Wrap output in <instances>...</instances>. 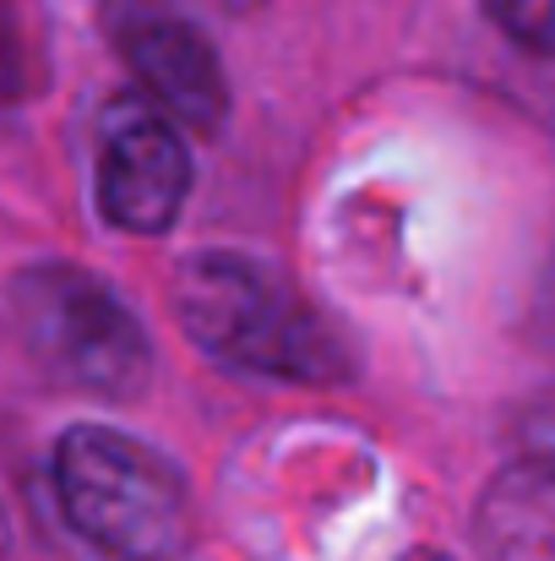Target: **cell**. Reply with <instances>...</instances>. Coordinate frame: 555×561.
Segmentation results:
<instances>
[{"mask_svg":"<svg viewBox=\"0 0 555 561\" xmlns=\"http://www.w3.org/2000/svg\"><path fill=\"white\" fill-rule=\"evenodd\" d=\"M55 496L66 524L109 561H185L196 546L181 469L109 425H71L55 442Z\"/></svg>","mask_w":555,"mask_h":561,"instance_id":"2","label":"cell"},{"mask_svg":"<svg viewBox=\"0 0 555 561\" xmlns=\"http://www.w3.org/2000/svg\"><path fill=\"white\" fill-rule=\"evenodd\" d=\"M234 5H245V0H234Z\"/></svg>","mask_w":555,"mask_h":561,"instance_id":"10","label":"cell"},{"mask_svg":"<svg viewBox=\"0 0 555 561\" xmlns=\"http://www.w3.org/2000/svg\"><path fill=\"white\" fill-rule=\"evenodd\" d=\"M175 311L190 344L218 366L300 387H344L355 350L278 267L245 251H201L175 273Z\"/></svg>","mask_w":555,"mask_h":561,"instance_id":"1","label":"cell"},{"mask_svg":"<svg viewBox=\"0 0 555 561\" xmlns=\"http://www.w3.org/2000/svg\"><path fill=\"white\" fill-rule=\"evenodd\" d=\"M485 561H555V463L501 469L479 502Z\"/></svg>","mask_w":555,"mask_h":561,"instance_id":"6","label":"cell"},{"mask_svg":"<svg viewBox=\"0 0 555 561\" xmlns=\"http://www.w3.org/2000/svg\"><path fill=\"white\" fill-rule=\"evenodd\" d=\"M11 333L49 381L93 398H137L153 381V344L137 311L77 262H33L5 284Z\"/></svg>","mask_w":555,"mask_h":561,"instance_id":"3","label":"cell"},{"mask_svg":"<svg viewBox=\"0 0 555 561\" xmlns=\"http://www.w3.org/2000/svg\"><path fill=\"white\" fill-rule=\"evenodd\" d=\"M22 93H27V38L11 0H0V110L16 104Z\"/></svg>","mask_w":555,"mask_h":561,"instance_id":"8","label":"cell"},{"mask_svg":"<svg viewBox=\"0 0 555 561\" xmlns=\"http://www.w3.org/2000/svg\"><path fill=\"white\" fill-rule=\"evenodd\" d=\"M115 44L126 66L137 71L142 93L190 131H212L229 110V82L218 66V49L196 22L175 16L159 0H120L115 5Z\"/></svg>","mask_w":555,"mask_h":561,"instance_id":"5","label":"cell"},{"mask_svg":"<svg viewBox=\"0 0 555 561\" xmlns=\"http://www.w3.org/2000/svg\"><path fill=\"white\" fill-rule=\"evenodd\" d=\"M403 561H452V557H441V551H408Z\"/></svg>","mask_w":555,"mask_h":561,"instance_id":"9","label":"cell"},{"mask_svg":"<svg viewBox=\"0 0 555 561\" xmlns=\"http://www.w3.org/2000/svg\"><path fill=\"white\" fill-rule=\"evenodd\" d=\"M190 196V153L181 126L148 99L126 93L99 126V207L126 234L175 229Z\"/></svg>","mask_w":555,"mask_h":561,"instance_id":"4","label":"cell"},{"mask_svg":"<svg viewBox=\"0 0 555 561\" xmlns=\"http://www.w3.org/2000/svg\"><path fill=\"white\" fill-rule=\"evenodd\" d=\"M490 22L534 55H555V0H485Z\"/></svg>","mask_w":555,"mask_h":561,"instance_id":"7","label":"cell"}]
</instances>
